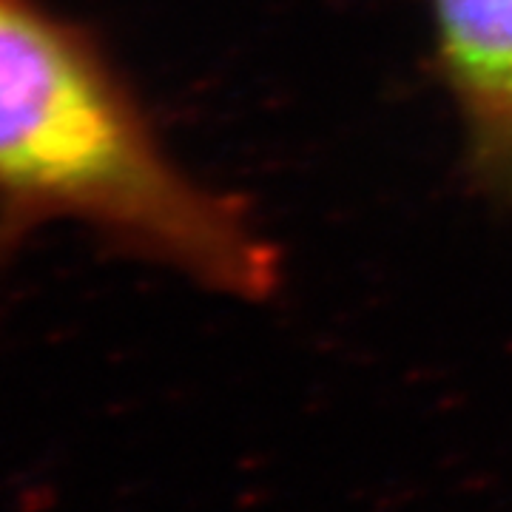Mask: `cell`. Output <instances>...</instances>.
I'll use <instances>...</instances> for the list:
<instances>
[{"instance_id":"6da1fadb","label":"cell","mask_w":512,"mask_h":512,"mask_svg":"<svg viewBox=\"0 0 512 512\" xmlns=\"http://www.w3.org/2000/svg\"><path fill=\"white\" fill-rule=\"evenodd\" d=\"M49 222L242 299L279 282L251 214L171 157L97 37L43 0H0V254Z\"/></svg>"},{"instance_id":"7a4b0ae2","label":"cell","mask_w":512,"mask_h":512,"mask_svg":"<svg viewBox=\"0 0 512 512\" xmlns=\"http://www.w3.org/2000/svg\"><path fill=\"white\" fill-rule=\"evenodd\" d=\"M433 40L470 174L512 202V0H433Z\"/></svg>"}]
</instances>
